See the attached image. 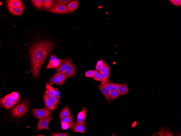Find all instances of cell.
I'll use <instances>...</instances> for the list:
<instances>
[{"label":"cell","instance_id":"cell-1","mask_svg":"<svg viewBox=\"0 0 181 136\" xmlns=\"http://www.w3.org/2000/svg\"><path fill=\"white\" fill-rule=\"evenodd\" d=\"M53 47L51 42L42 41L33 45L30 49L32 73L37 78H39L42 65Z\"/></svg>","mask_w":181,"mask_h":136},{"label":"cell","instance_id":"cell-2","mask_svg":"<svg viewBox=\"0 0 181 136\" xmlns=\"http://www.w3.org/2000/svg\"><path fill=\"white\" fill-rule=\"evenodd\" d=\"M28 106L27 101L23 100L21 103L11 110L12 115L13 117H16L22 116L27 111Z\"/></svg>","mask_w":181,"mask_h":136},{"label":"cell","instance_id":"cell-3","mask_svg":"<svg viewBox=\"0 0 181 136\" xmlns=\"http://www.w3.org/2000/svg\"><path fill=\"white\" fill-rule=\"evenodd\" d=\"M32 113L34 116L39 120L46 118L52 113L45 108L42 109L34 108L33 110Z\"/></svg>","mask_w":181,"mask_h":136},{"label":"cell","instance_id":"cell-4","mask_svg":"<svg viewBox=\"0 0 181 136\" xmlns=\"http://www.w3.org/2000/svg\"><path fill=\"white\" fill-rule=\"evenodd\" d=\"M53 119L52 116H49L46 118L39 120V123L36 127V129L39 131L42 129H46L50 132L48 126L50 122Z\"/></svg>","mask_w":181,"mask_h":136},{"label":"cell","instance_id":"cell-5","mask_svg":"<svg viewBox=\"0 0 181 136\" xmlns=\"http://www.w3.org/2000/svg\"><path fill=\"white\" fill-rule=\"evenodd\" d=\"M71 129L74 132L84 133L86 129V124L85 121L82 122L74 123Z\"/></svg>","mask_w":181,"mask_h":136},{"label":"cell","instance_id":"cell-6","mask_svg":"<svg viewBox=\"0 0 181 136\" xmlns=\"http://www.w3.org/2000/svg\"><path fill=\"white\" fill-rule=\"evenodd\" d=\"M98 88L101 91L107 101L110 102L111 100L110 97L111 93V91L105 88L103 84L102 83L99 85Z\"/></svg>","mask_w":181,"mask_h":136},{"label":"cell","instance_id":"cell-7","mask_svg":"<svg viewBox=\"0 0 181 136\" xmlns=\"http://www.w3.org/2000/svg\"><path fill=\"white\" fill-rule=\"evenodd\" d=\"M25 7L23 6L22 7H9L8 10L10 12L14 15L21 16Z\"/></svg>","mask_w":181,"mask_h":136},{"label":"cell","instance_id":"cell-8","mask_svg":"<svg viewBox=\"0 0 181 136\" xmlns=\"http://www.w3.org/2000/svg\"><path fill=\"white\" fill-rule=\"evenodd\" d=\"M43 98L45 107L50 110H55L56 109V107L55 106L51 101L49 99L45 93L43 95Z\"/></svg>","mask_w":181,"mask_h":136},{"label":"cell","instance_id":"cell-9","mask_svg":"<svg viewBox=\"0 0 181 136\" xmlns=\"http://www.w3.org/2000/svg\"><path fill=\"white\" fill-rule=\"evenodd\" d=\"M50 12L51 13H58L64 14L69 13L67 7L65 5L60 6L55 8H52L50 10Z\"/></svg>","mask_w":181,"mask_h":136},{"label":"cell","instance_id":"cell-10","mask_svg":"<svg viewBox=\"0 0 181 136\" xmlns=\"http://www.w3.org/2000/svg\"><path fill=\"white\" fill-rule=\"evenodd\" d=\"M63 60L61 59L54 60L49 62L46 69H58L61 64Z\"/></svg>","mask_w":181,"mask_h":136},{"label":"cell","instance_id":"cell-11","mask_svg":"<svg viewBox=\"0 0 181 136\" xmlns=\"http://www.w3.org/2000/svg\"><path fill=\"white\" fill-rule=\"evenodd\" d=\"M87 110L86 107H84L81 111L78 114L76 122H82L84 121L86 118Z\"/></svg>","mask_w":181,"mask_h":136},{"label":"cell","instance_id":"cell-12","mask_svg":"<svg viewBox=\"0 0 181 136\" xmlns=\"http://www.w3.org/2000/svg\"><path fill=\"white\" fill-rule=\"evenodd\" d=\"M70 62L68 59L64 60L62 64L57 70V73H61L65 72L68 69Z\"/></svg>","mask_w":181,"mask_h":136},{"label":"cell","instance_id":"cell-13","mask_svg":"<svg viewBox=\"0 0 181 136\" xmlns=\"http://www.w3.org/2000/svg\"><path fill=\"white\" fill-rule=\"evenodd\" d=\"M75 69L74 65L71 62H70L69 66L66 71L60 74H64L69 77H72L75 74Z\"/></svg>","mask_w":181,"mask_h":136},{"label":"cell","instance_id":"cell-14","mask_svg":"<svg viewBox=\"0 0 181 136\" xmlns=\"http://www.w3.org/2000/svg\"><path fill=\"white\" fill-rule=\"evenodd\" d=\"M78 6V1H75L69 3L67 6V8L69 12H71L74 11Z\"/></svg>","mask_w":181,"mask_h":136},{"label":"cell","instance_id":"cell-15","mask_svg":"<svg viewBox=\"0 0 181 136\" xmlns=\"http://www.w3.org/2000/svg\"><path fill=\"white\" fill-rule=\"evenodd\" d=\"M8 7H22L24 5L22 2L17 0L8 1L7 3Z\"/></svg>","mask_w":181,"mask_h":136},{"label":"cell","instance_id":"cell-16","mask_svg":"<svg viewBox=\"0 0 181 136\" xmlns=\"http://www.w3.org/2000/svg\"><path fill=\"white\" fill-rule=\"evenodd\" d=\"M71 1L69 0H56V1H53L52 8H55L58 7L62 6L65 5Z\"/></svg>","mask_w":181,"mask_h":136},{"label":"cell","instance_id":"cell-17","mask_svg":"<svg viewBox=\"0 0 181 136\" xmlns=\"http://www.w3.org/2000/svg\"><path fill=\"white\" fill-rule=\"evenodd\" d=\"M118 92L120 95H124L129 92V90L126 83L120 84Z\"/></svg>","mask_w":181,"mask_h":136},{"label":"cell","instance_id":"cell-18","mask_svg":"<svg viewBox=\"0 0 181 136\" xmlns=\"http://www.w3.org/2000/svg\"><path fill=\"white\" fill-rule=\"evenodd\" d=\"M70 114L71 112L68 107L65 106L59 113L60 119L61 120L66 118Z\"/></svg>","mask_w":181,"mask_h":136},{"label":"cell","instance_id":"cell-19","mask_svg":"<svg viewBox=\"0 0 181 136\" xmlns=\"http://www.w3.org/2000/svg\"><path fill=\"white\" fill-rule=\"evenodd\" d=\"M45 93L47 95L49 99L53 104L56 107L60 100V98L50 95L47 90L45 91Z\"/></svg>","mask_w":181,"mask_h":136},{"label":"cell","instance_id":"cell-20","mask_svg":"<svg viewBox=\"0 0 181 136\" xmlns=\"http://www.w3.org/2000/svg\"><path fill=\"white\" fill-rule=\"evenodd\" d=\"M61 123H68L70 125V129H71L73 125L74 124L73 116L71 113L68 117L61 120Z\"/></svg>","mask_w":181,"mask_h":136},{"label":"cell","instance_id":"cell-21","mask_svg":"<svg viewBox=\"0 0 181 136\" xmlns=\"http://www.w3.org/2000/svg\"><path fill=\"white\" fill-rule=\"evenodd\" d=\"M50 82L53 84L63 86L64 83L62 82L59 80L57 75L55 74L51 78L49 79Z\"/></svg>","mask_w":181,"mask_h":136},{"label":"cell","instance_id":"cell-22","mask_svg":"<svg viewBox=\"0 0 181 136\" xmlns=\"http://www.w3.org/2000/svg\"><path fill=\"white\" fill-rule=\"evenodd\" d=\"M53 1L52 0H43V5L44 8L47 10L51 9L52 7Z\"/></svg>","mask_w":181,"mask_h":136},{"label":"cell","instance_id":"cell-23","mask_svg":"<svg viewBox=\"0 0 181 136\" xmlns=\"http://www.w3.org/2000/svg\"><path fill=\"white\" fill-rule=\"evenodd\" d=\"M1 103L2 106L7 109L11 108L16 104L13 102H9L5 101L3 98L1 99Z\"/></svg>","mask_w":181,"mask_h":136},{"label":"cell","instance_id":"cell-24","mask_svg":"<svg viewBox=\"0 0 181 136\" xmlns=\"http://www.w3.org/2000/svg\"><path fill=\"white\" fill-rule=\"evenodd\" d=\"M45 82L46 84V90H47L49 94L50 95L52 96H54V91L55 89L46 81H45Z\"/></svg>","mask_w":181,"mask_h":136},{"label":"cell","instance_id":"cell-25","mask_svg":"<svg viewBox=\"0 0 181 136\" xmlns=\"http://www.w3.org/2000/svg\"><path fill=\"white\" fill-rule=\"evenodd\" d=\"M32 2L35 6L38 8L42 9L43 4L42 0H33Z\"/></svg>","mask_w":181,"mask_h":136},{"label":"cell","instance_id":"cell-26","mask_svg":"<svg viewBox=\"0 0 181 136\" xmlns=\"http://www.w3.org/2000/svg\"><path fill=\"white\" fill-rule=\"evenodd\" d=\"M113 83L111 82L108 79L103 84L104 87L110 91H111Z\"/></svg>","mask_w":181,"mask_h":136},{"label":"cell","instance_id":"cell-27","mask_svg":"<svg viewBox=\"0 0 181 136\" xmlns=\"http://www.w3.org/2000/svg\"><path fill=\"white\" fill-rule=\"evenodd\" d=\"M62 82L64 83L65 80L67 79L69 77L62 74L57 73L56 74Z\"/></svg>","mask_w":181,"mask_h":136},{"label":"cell","instance_id":"cell-28","mask_svg":"<svg viewBox=\"0 0 181 136\" xmlns=\"http://www.w3.org/2000/svg\"><path fill=\"white\" fill-rule=\"evenodd\" d=\"M169 3L175 6L179 7L181 6L180 0H169Z\"/></svg>","mask_w":181,"mask_h":136},{"label":"cell","instance_id":"cell-29","mask_svg":"<svg viewBox=\"0 0 181 136\" xmlns=\"http://www.w3.org/2000/svg\"><path fill=\"white\" fill-rule=\"evenodd\" d=\"M110 69H108L105 71L104 73V78L101 83L104 84L107 80L108 79L110 74Z\"/></svg>","mask_w":181,"mask_h":136},{"label":"cell","instance_id":"cell-30","mask_svg":"<svg viewBox=\"0 0 181 136\" xmlns=\"http://www.w3.org/2000/svg\"><path fill=\"white\" fill-rule=\"evenodd\" d=\"M120 94L118 92L112 91L111 93L110 97L112 100H114L119 97Z\"/></svg>","mask_w":181,"mask_h":136},{"label":"cell","instance_id":"cell-31","mask_svg":"<svg viewBox=\"0 0 181 136\" xmlns=\"http://www.w3.org/2000/svg\"><path fill=\"white\" fill-rule=\"evenodd\" d=\"M103 62L104 65L103 69L99 71V72L104 73L107 70L110 69V67L109 65L105 63L104 60H102Z\"/></svg>","mask_w":181,"mask_h":136},{"label":"cell","instance_id":"cell-32","mask_svg":"<svg viewBox=\"0 0 181 136\" xmlns=\"http://www.w3.org/2000/svg\"><path fill=\"white\" fill-rule=\"evenodd\" d=\"M3 98L5 101L6 102H12V97L11 94L8 95L5 97Z\"/></svg>","mask_w":181,"mask_h":136},{"label":"cell","instance_id":"cell-33","mask_svg":"<svg viewBox=\"0 0 181 136\" xmlns=\"http://www.w3.org/2000/svg\"><path fill=\"white\" fill-rule=\"evenodd\" d=\"M94 70H89L87 71L85 74V76L89 78H93Z\"/></svg>","mask_w":181,"mask_h":136},{"label":"cell","instance_id":"cell-34","mask_svg":"<svg viewBox=\"0 0 181 136\" xmlns=\"http://www.w3.org/2000/svg\"><path fill=\"white\" fill-rule=\"evenodd\" d=\"M61 127L62 129L65 130H67L69 128L70 129V126L69 124L66 123H61Z\"/></svg>","mask_w":181,"mask_h":136},{"label":"cell","instance_id":"cell-35","mask_svg":"<svg viewBox=\"0 0 181 136\" xmlns=\"http://www.w3.org/2000/svg\"><path fill=\"white\" fill-rule=\"evenodd\" d=\"M120 84L114 83H113L112 90L113 91L118 92V90L120 86Z\"/></svg>","mask_w":181,"mask_h":136},{"label":"cell","instance_id":"cell-36","mask_svg":"<svg viewBox=\"0 0 181 136\" xmlns=\"http://www.w3.org/2000/svg\"><path fill=\"white\" fill-rule=\"evenodd\" d=\"M104 78L103 74L102 73L99 72V74L98 78L95 79H93L95 81H100L102 82Z\"/></svg>","mask_w":181,"mask_h":136},{"label":"cell","instance_id":"cell-37","mask_svg":"<svg viewBox=\"0 0 181 136\" xmlns=\"http://www.w3.org/2000/svg\"><path fill=\"white\" fill-rule=\"evenodd\" d=\"M52 136H68L69 135L67 133H55L52 134Z\"/></svg>","mask_w":181,"mask_h":136},{"label":"cell","instance_id":"cell-38","mask_svg":"<svg viewBox=\"0 0 181 136\" xmlns=\"http://www.w3.org/2000/svg\"><path fill=\"white\" fill-rule=\"evenodd\" d=\"M54 92V96L59 98H61V97L60 96L59 92L57 88H55V89Z\"/></svg>","mask_w":181,"mask_h":136},{"label":"cell","instance_id":"cell-39","mask_svg":"<svg viewBox=\"0 0 181 136\" xmlns=\"http://www.w3.org/2000/svg\"><path fill=\"white\" fill-rule=\"evenodd\" d=\"M99 74V72L97 70H94V73L92 78L93 79L97 78Z\"/></svg>","mask_w":181,"mask_h":136},{"label":"cell","instance_id":"cell-40","mask_svg":"<svg viewBox=\"0 0 181 136\" xmlns=\"http://www.w3.org/2000/svg\"><path fill=\"white\" fill-rule=\"evenodd\" d=\"M104 65L103 64H97L96 66V69L98 71H100L102 70L103 67Z\"/></svg>","mask_w":181,"mask_h":136},{"label":"cell","instance_id":"cell-41","mask_svg":"<svg viewBox=\"0 0 181 136\" xmlns=\"http://www.w3.org/2000/svg\"><path fill=\"white\" fill-rule=\"evenodd\" d=\"M11 94L13 97L19 100V94L17 93L16 92H13Z\"/></svg>","mask_w":181,"mask_h":136},{"label":"cell","instance_id":"cell-42","mask_svg":"<svg viewBox=\"0 0 181 136\" xmlns=\"http://www.w3.org/2000/svg\"><path fill=\"white\" fill-rule=\"evenodd\" d=\"M59 58L55 56V55H52L51 56V57H50L49 62L53 60H59Z\"/></svg>","mask_w":181,"mask_h":136},{"label":"cell","instance_id":"cell-43","mask_svg":"<svg viewBox=\"0 0 181 136\" xmlns=\"http://www.w3.org/2000/svg\"><path fill=\"white\" fill-rule=\"evenodd\" d=\"M12 102L16 104L18 102L19 100L14 98L12 95Z\"/></svg>","mask_w":181,"mask_h":136},{"label":"cell","instance_id":"cell-44","mask_svg":"<svg viewBox=\"0 0 181 136\" xmlns=\"http://www.w3.org/2000/svg\"><path fill=\"white\" fill-rule=\"evenodd\" d=\"M0 4H0V5H1V6L2 4V3L1 2V3H0Z\"/></svg>","mask_w":181,"mask_h":136},{"label":"cell","instance_id":"cell-45","mask_svg":"<svg viewBox=\"0 0 181 136\" xmlns=\"http://www.w3.org/2000/svg\"><path fill=\"white\" fill-rule=\"evenodd\" d=\"M37 136H44V135H38Z\"/></svg>","mask_w":181,"mask_h":136}]
</instances>
